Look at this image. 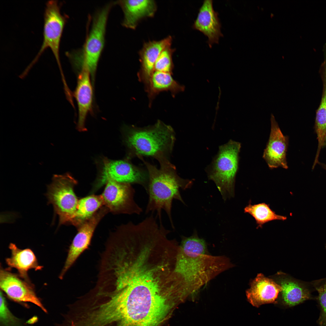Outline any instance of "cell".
Listing matches in <instances>:
<instances>
[{
	"mask_svg": "<svg viewBox=\"0 0 326 326\" xmlns=\"http://www.w3.org/2000/svg\"><path fill=\"white\" fill-rule=\"evenodd\" d=\"M99 176L95 186L98 189L111 180L117 182L137 184L146 189L148 175L144 171L126 160H113L104 158Z\"/></svg>",
	"mask_w": 326,
	"mask_h": 326,
	"instance_id": "30bf717a",
	"label": "cell"
},
{
	"mask_svg": "<svg viewBox=\"0 0 326 326\" xmlns=\"http://www.w3.org/2000/svg\"><path fill=\"white\" fill-rule=\"evenodd\" d=\"M117 3L124 14L122 25L132 29H136L141 20L153 17L157 9L156 2L152 0H124Z\"/></svg>",
	"mask_w": 326,
	"mask_h": 326,
	"instance_id": "d6986e66",
	"label": "cell"
},
{
	"mask_svg": "<svg viewBox=\"0 0 326 326\" xmlns=\"http://www.w3.org/2000/svg\"><path fill=\"white\" fill-rule=\"evenodd\" d=\"M179 247L191 253L197 254H209L205 241L203 239L199 238L196 231L190 237H183Z\"/></svg>",
	"mask_w": 326,
	"mask_h": 326,
	"instance_id": "d4e9b609",
	"label": "cell"
},
{
	"mask_svg": "<svg viewBox=\"0 0 326 326\" xmlns=\"http://www.w3.org/2000/svg\"><path fill=\"white\" fill-rule=\"evenodd\" d=\"M250 288L246 291L248 302L258 307L267 303H276L282 288L273 279L266 277L262 273L257 274L250 283Z\"/></svg>",
	"mask_w": 326,
	"mask_h": 326,
	"instance_id": "9a60e30c",
	"label": "cell"
},
{
	"mask_svg": "<svg viewBox=\"0 0 326 326\" xmlns=\"http://www.w3.org/2000/svg\"><path fill=\"white\" fill-rule=\"evenodd\" d=\"M161 167L144 161L148 171V181L146 190L149 196L145 213L155 212L156 217L162 222L161 212L165 211L169 219L171 226L174 229L172 216V201L178 200L185 204L179 189L190 188L192 182L180 177L177 174L175 167L163 157L158 159Z\"/></svg>",
	"mask_w": 326,
	"mask_h": 326,
	"instance_id": "7a4b0ae2",
	"label": "cell"
},
{
	"mask_svg": "<svg viewBox=\"0 0 326 326\" xmlns=\"http://www.w3.org/2000/svg\"><path fill=\"white\" fill-rule=\"evenodd\" d=\"M9 248L11 252L10 257L6 259L7 265L16 269L21 277L29 281L28 271L30 269L40 270L43 267L40 265L33 252L30 249H21L14 244L11 243Z\"/></svg>",
	"mask_w": 326,
	"mask_h": 326,
	"instance_id": "ffe728a7",
	"label": "cell"
},
{
	"mask_svg": "<svg viewBox=\"0 0 326 326\" xmlns=\"http://www.w3.org/2000/svg\"><path fill=\"white\" fill-rule=\"evenodd\" d=\"M174 50L171 46L165 48L159 54L155 62L154 71L172 73L174 66L172 56Z\"/></svg>",
	"mask_w": 326,
	"mask_h": 326,
	"instance_id": "484cf974",
	"label": "cell"
},
{
	"mask_svg": "<svg viewBox=\"0 0 326 326\" xmlns=\"http://www.w3.org/2000/svg\"><path fill=\"white\" fill-rule=\"evenodd\" d=\"M29 282L22 280L16 274L1 268L0 288L8 296L17 302L32 303L46 312V309L37 296L33 287Z\"/></svg>",
	"mask_w": 326,
	"mask_h": 326,
	"instance_id": "7c38bea8",
	"label": "cell"
},
{
	"mask_svg": "<svg viewBox=\"0 0 326 326\" xmlns=\"http://www.w3.org/2000/svg\"><path fill=\"white\" fill-rule=\"evenodd\" d=\"M270 121V137L263 157L270 168L280 167L287 169L288 138L283 134L273 114L271 115Z\"/></svg>",
	"mask_w": 326,
	"mask_h": 326,
	"instance_id": "4fadbf2b",
	"label": "cell"
},
{
	"mask_svg": "<svg viewBox=\"0 0 326 326\" xmlns=\"http://www.w3.org/2000/svg\"><path fill=\"white\" fill-rule=\"evenodd\" d=\"M90 75L88 69L84 66L82 67L78 78L75 91V96L78 108L77 128L80 132L86 130L85 127L86 119L92 109L93 93Z\"/></svg>",
	"mask_w": 326,
	"mask_h": 326,
	"instance_id": "e0dca14e",
	"label": "cell"
},
{
	"mask_svg": "<svg viewBox=\"0 0 326 326\" xmlns=\"http://www.w3.org/2000/svg\"><path fill=\"white\" fill-rule=\"evenodd\" d=\"M52 183L47 186L46 196L59 218V226L71 225L78 200L74 191L77 181L69 173L54 174Z\"/></svg>",
	"mask_w": 326,
	"mask_h": 326,
	"instance_id": "8992f818",
	"label": "cell"
},
{
	"mask_svg": "<svg viewBox=\"0 0 326 326\" xmlns=\"http://www.w3.org/2000/svg\"><path fill=\"white\" fill-rule=\"evenodd\" d=\"M324 75V88L321 101L316 117V132L318 141L317 153L324 145L326 139V75Z\"/></svg>",
	"mask_w": 326,
	"mask_h": 326,
	"instance_id": "cb8c5ba5",
	"label": "cell"
},
{
	"mask_svg": "<svg viewBox=\"0 0 326 326\" xmlns=\"http://www.w3.org/2000/svg\"><path fill=\"white\" fill-rule=\"evenodd\" d=\"M234 266L225 256L193 253L179 246L174 272L186 295L193 299L203 286Z\"/></svg>",
	"mask_w": 326,
	"mask_h": 326,
	"instance_id": "3957f363",
	"label": "cell"
},
{
	"mask_svg": "<svg viewBox=\"0 0 326 326\" xmlns=\"http://www.w3.org/2000/svg\"><path fill=\"white\" fill-rule=\"evenodd\" d=\"M103 294V317L109 326H161L181 303L160 281L146 275L129 277Z\"/></svg>",
	"mask_w": 326,
	"mask_h": 326,
	"instance_id": "6da1fadb",
	"label": "cell"
},
{
	"mask_svg": "<svg viewBox=\"0 0 326 326\" xmlns=\"http://www.w3.org/2000/svg\"><path fill=\"white\" fill-rule=\"evenodd\" d=\"M311 283L318 293V300L321 309L320 324L326 326V278L313 281Z\"/></svg>",
	"mask_w": 326,
	"mask_h": 326,
	"instance_id": "4316f807",
	"label": "cell"
},
{
	"mask_svg": "<svg viewBox=\"0 0 326 326\" xmlns=\"http://www.w3.org/2000/svg\"><path fill=\"white\" fill-rule=\"evenodd\" d=\"M101 195L104 205L113 214L140 215L142 209L136 202L131 184L110 180Z\"/></svg>",
	"mask_w": 326,
	"mask_h": 326,
	"instance_id": "9c48e42d",
	"label": "cell"
},
{
	"mask_svg": "<svg viewBox=\"0 0 326 326\" xmlns=\"http://www.w3.org/2000/svg\"><path fill=\"white\" fill-rule=\"evenodd\" d=\"M104 205L101 195H91L78 200L76 211L72 222L78 228L90 219Z\"/></svg>",
	"mask_w": 326,
	"mask_h": 326,
	"instance_id": "7402d4cb",
	"label": "cell"
},
{
	"mask_svg": "<svg viewBox=\"0 0 326 326\" xmlns=\"http://www.w3.org/2000/svg\"><path fill=\"white\" fill-rule=\"evenodd\" d=\"M57 0L46 2L44 14L43 40L41 46L34 58L36 61L48 48L52 51L59 64V46L63 29L66 22Z\"/></svg>",
	"mask_w": 326,
	"mask_h": 326,
	"instance_id": "ba28073f",
	"label": "cell"
},
{
	"mask_svg": "<svg viewBox=\"0 0 326 326\" xmlns=\"http://www.w3.org/2000/svg\"><path fill=\"white\" fill-rule=\"evenodd\" d=\"M322 69L323 70V73L326 75V62H325L323 64L322 66Z\"/></svg>",
	"mask_w": 326,
	"mask_h": 326,
	"instance_id": "f1b7e54d",
	"label": "cell"
},
{
	"mask_svg": "<svg viewBox=\"0 0 326 326\" xmlns=\"http://www.w3.org/2000/svg\"><path fill=\"white\" fill-rule=\"evenodd\" d=\"M325 247H326V246H325Z\"/></svg>",
	"mask_w": 326,
	"mask_h": 326,
	"instance_id": "f546056e",
	"label": "cell"
},
{
	"mask_svg": "<svg viewBox=\"0 0 326 326\" xmlns=\"http://www.w3.org/2000/svg\"><path fill=\"white\" fill-rule=\"evenodd\" d=\"M221 27L217 13L213 7V1L205 0L199 9L193 28L207 37L208 43L211 47L213 43H218L219 38L222 36Z\"/></svg>",
	"mask_w": 326,
	"mask_h": 326,
	"instance_id": "ac0fdd59",
	"label": "cell"
},
{
	"mask_svg": "<svg viewBox=\"0 0 326 326\" xmlns=\"http://www.w3.org/2000/svg\"><path fill=\"white\" fill-rule=\"evenodd\" d=\"M109 212L106 207L102 206L90 219L78 228V232L69 247L65 264L59 275L60 279H62L66 272L79 256L88 248L97 225Z\"/></svg>",
	"mask_w": 326,
	"mask_h": 326,
	"instance_id": "8fae6325",
	"label": "cell"
},
{
	"mask_svg": "<svg viewBox=\"0 0 326 326\" xmlns=\"http://www.w3.org/2000/svg\"><path fill=\"white\" fill-rule=\"evenodd\" d=\"M172 41V37L170 36L160 40L150 41L145 43L139 51L140 67L137 76L139 81L144 84L145 90L154 71L157 58L165 48L171 45Z\"/></svg>",
	"mask_w": 326,
	"mask_h": 326,
	"instance_id": "2e32d148",
	"label": "cell"
},
{
	"mask_svg": "<svg viewBox=\"0 0 326 326\" xmlns=\"http://www.w3.org/2000/svg\"><path fill=\"white\" fill-rule=\"evenodd\" d=\"M273 279L282 288L281 299L283 303L293 306L311 298V283L305 282L292 277L284 273L279 272Z\"/></svg>",
	"mask_w": 326,
	"mask_h": 326,
	"instance_id": "5bb4252c",
	"label": "cell"
},
{
	"mask_svg": "<svg viewBox=\"0 0 326 326\" xmlns=\"http://www.w3.org/2000/svg\"><path fill=\"white\" fill-rule=\"evenodd\" d=\"M241 143L230 140L221 146L208 171L209 178L213 181L226 200L235 194V180L238 167Z\"/></svg>",
	"mask_w": 326,
	"mask_h": 326,
	"instance_id": "5b68a950",
	"label": "cell"
},
{
	"mask_svg": "<svg viewBox=\"0 0 326 326\" xmlns=\"http://www.w3.org/2000/svg\"><path fill=\"white\" fill-rule=\"evenodd\" d=\"M0 314L1 321L4 326H12L16 324V319L11 314L7 307L5 299L1 290Z\"/></svg>",
	"mask_w": 326,
	"mask_h": 326,
	"instance_id": "83f0119b",
	"label": "cell"
},
{
	"mask_svg": "<svg viewBox=\"0 0 326 326\" xmlns=\"http://www.w3.org/2000/svg\"><path fill=\"white\" fill-rule=\"evenodd\" d=\"M111 5H107L95 15L83 46L82 66L88 69L93 78L104 46L107 23Z\"/></svg>",
	"mask_w": 326,
	"mask_h": 326,
	"instance_id": "52a82bcc",
	"label": "cell"
},
{
	"mask_svg": "<svg viewBox=\"0 0 326 326\" xmlns=\"http://www.w3.org/2000/svg\"><path fill=\"white\" fill-rule=\"evenodd\" d=\"M244 212L251 215L254 219L257 228H262L265 224L275 220L284 221L287 219L285 216L277 214L265 203L252 204L251 203L244 209Z\"/></svg>",
	"mask_w": 326,
	"mask_h": 326,
	"instance_id": "603a6c76",
	"label": "cell"
},
{
	"mask_svg": "<svg viewBox=\"0 0 326 326\" xmlns=\"http://www.w3.org/2000/svg\"><path fill=\"white\" fill-rule=\"evenodd\" d=\"M171 74L157 71L153 72L145 90L148 94L149 106L155 97L161 92H170L174 97L177 93L184 91V86L174 80Z\"/></svg>",
	"mask_w": 326,
	"mask_h": 326,
	"instance_id": "44dd1931",
	"label": "cell"
},
{
	"mask_svg": "<svg viewBox=\"0 0 326 326\" xmlns=\"http://www.w3.org/2000/svg\"><path fill=\"white\" fill-rule=\"evenodd\" d=\"M126 137L128 147L136 155L157 159L171 152L175 140L172 128L160 120L145 128H131Z\"/></svg>",
	"mask_w": 326,
	"mask_h": 326,
	"instance_id": "277c9868",
	"label": "cell"
}]
</instances>
